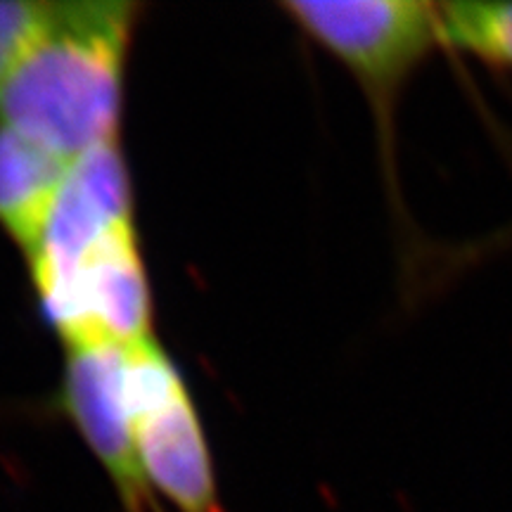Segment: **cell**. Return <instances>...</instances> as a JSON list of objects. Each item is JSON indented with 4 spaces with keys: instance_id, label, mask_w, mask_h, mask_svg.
Instances as JSON below:
<instances>
[{
    "instance_id": "9",
    "label": "cell",
    "mask_w": 512,
    "mask_h": 512,
    "mask_svg": "<svg viewBox=\"0 0 512 512\" xmlns=\"http://www.w3.org/2000/svg\"><path fill=\"white\" fill-rule=\"evenodd\" d=\"M512 245V223L505 228H498L494 233L484 235L482 240H477L475 245L460 249V261L458 264H475L477 259H484V256L496 254L498 249H505Z\"/></svg>"
},
{
    "instance_id": "8",
    "label": "cell",
    "mask_w": 512,
    "mask_h": 512,
    "mask_svg": "<svg viewBox=\"0 0 512 512\" xmlns=\"http://www.w3.org/2000/svg\"><path fill=\"white\" fill-rule=\"evenodd\" d=\"M46 8V0H0V86L34 38Z\"/></svg>"
},
{
    "instance_id": "5",
    "label": "cell",
    "mask_w": 512,
    "mask_h": 512,
    "mask_svg": "<svg viewBox=\"0 0 512 512\" xmlns=\"http://www.w3.org/2000/svg\"><path fill=\"white\" fill-rule=\"evenodd\" d=\"M124 363L126 349L64 351L57 408L110 479L121 512H162L133 441Z\"/></svg>"
},
{
    "instance_id": "6",
    "label": "cell",
    "mask_w": 512,
    "mask_h": 512,
    "mask_svg": "<svg viewBox=\"0 0 512 512\" xmlns=\"http://www.w3.org/2000/svg\"><path fill=\"white\" fill-rule=\"evenodd\" d=\"M72 162L0 124V230L27 256Z\"/></svg>"
},
{
    "instance_id": "3",
    "label": "cell",
    "mask_w": 512,
    "mask_h": 512,
    "mask_svg": "<svg viewBox=\"0 0 512 512\" xmlns=\"http://www.w3.org/2000/svg\"><path fill=\"white\" fill-rule=\"evenodd\" d=\"M27 266L41 316L64 351L131 349L155 337V302L136 221Z\"/></svg>"
},
{
    "instance_id": "2",
    "label": "cell",
    "mask_w": 512,
    "mask_h": 512,
    "mask_svg": "<svg viewBox=\"0 0 512 512\" xmlns=\"http://www.w3.org/2000/svg\"><path fill=\"white\" fill-rule=\"evenodd\" d=\"M302 34L347 69L373 112L387 190L396 195V117L406 86L444 48L437 3L425 0H285Z\"/></svg>"
},
{
    "instance_id": "1",
    "label": "cell",
    "mask_w": 512,
    "mask_h": 512,
    "mask_svg": "<svg viewBox=\"0 0 512 512\" xmlns=\"http://www.w3.org/2000/svg\"><path fill=\"white\" fill-rule=\"evenodd\" d=\"M143 10L131 0L48 3L0 86V124L67 162L119 140L128 57Z\"/></svg>"
},
{
    "instance_id": "4",
    "label": "cell",
    "mask_w": 512,
    "mask_h": 512,
    "mask_svg": "<svg viewBox=\"0 0 512 512\" xmlns=\"http://www.w3.org/2000/svg\"><path fill=\"white\" fill-rule=\"evenodd\" d=\"M124 387L133 441L152 494L174 512H226L197 403L157 337L126 349Z\"/></svg>"
},
{
    "instance_id": "7",
    "label": "cell",
    "mask_w": 512,
    "mask_h": 512,
    "mask_svg": "<svg viewBox=\"0 0 512 512\" xmlns=\"http://www.w3.org/2000/svg\"><path fill=\"white\" fill-rule=\"evenodd\" d=\"M437 8L444 48L512 72V0H448Z\"/></svg>"
}]
</instances>
